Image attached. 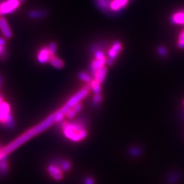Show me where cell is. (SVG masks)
<instances>
[{"instance_id": "cell-1", "label": "cell", "mask_w": 184, "mask_h": 184, "mask_svg": "<svg viewBox=\"0 0 184 184\" xmlns=\"http://www.w3.org/2000/svg\"><path fill=\"white\" fill-rule=\"evenodd\" d=\"M62 130L66 138L75 143L84 140L88 135L84 124L76 121L64 122L62 124Z\"/></svg>"}, {"instance_id": "cell-2", "label": "cell", "mask_w": 184, "mask_h": 184, "mask_svg": "<svg viewBox=\"0 0 184 184\" xmlns=\"http://www.w3.org/2000/svg\"><path fill=\"white\" fill-rule=\"evenodd\" d=\"M0 123L7 127H13L14 124L10 105L4 101L0 105Z\"/></svg>"}, {"instance_id": "cell-3", "label": "cell", "mask_w": 184, "mask_h": 184, "mask_svg": "<svg viewBox=\"0 0 184 184\" xmlns=\"http://www.w3.org/2000/svg\"><path fill=\"white\" fill-rule=\"evenodd\" d=\"M20 5L19 0H5L0 3V11L1 14H11L19 7Z\"/></svg>"}, {"instance_id": "cell-4", "label": "cell", "mask_w": 184, "mask_h": 184, "mask_svg": "<svg viewBox=\"0 0 184 184\" xmlns=\"http://www.w3.org/2000/svg\"><path fill=\"white\" fill-rule=\"evenodd\" d=\"M48 172L54 179L60 181L63 179V170L60 166L51 165L48 167Z\"/></svg>"}, {"instance_id": "cell-5", "label": "cell", "mask_w": 184, "mask_h": 184, "mask_svg": "<svg viewBox=\"0 0 184 184\" xmlns=\"http://www.w3.org/2000/svg\"><path fill=\"white\" fill-rule=\"evenodd\" d=\"M0 29L7 38H10L13 35L12 32L7 23V21L3 17H0Z\"/></svg>"}, {"instance_id": "cell-6", "label": "cell", "mask_w": 184, "mask_h": 184, "mask_svg": "<svg viewBox=\"0 0 184 184\" xmlns=\"http://www.w3.org/2000/svg\"><path fill=\"white\" fill-rule=\"evenodd\" d=\"M107 73V69L105 66L101 68L100 69H98L95 71L92 75L94 76V79L96 80L97 81L100 82V84L104 82V80L106 78V76Z\"/></svg>"}, {"instance_id": "cell-7", "label": "cell", "mask_w": 184, "mask_h": 184, "mask_svg": "<svg viewBox=\"0 0 184 184\" xmlns=\"http://www.w3.org/2000/svg\"><path fill=\"white\" fill-rule=\"evenodd\" d=\"M129 0H113L110 4V9L114 11H118L126 6Z\"/></svg>"}, {"instance_id": "cell-8", "label": "cell", "mask_w": 184, "mask_h": 184, "mask_svg": "<svg viewBox=\"0 0 184 184\" xmlns=\"http://www.w3.org/2000/svg\"><path fill=\"white\" fill-rule=\"evenodd\" d=\"M50 57V54L48 47H43L39 50L37 58L39 63L44 64L49 62Z\"/></svg>"}, {"instance_id": "cell-9", "label": "cell", "mask_w": 184, "mask_h": 184, "mask_svg": "<svg viewBox=\"0 0 184 184\" xmlns=\"http://www.w3.org/2000/svg\"><path fill=\"white\" fill-rule=\"evenodd\" d=\"M122 50V44L118 42H115L112 47L108 51V57L112 59L114 58L119 54V53Z\"/></svg>"}, {"instance_id": "cell-10", "label": "cell", "mask_w": 184, "mask_h": 184, "mask_svg": "<svg viewBox=\"0 0 184 184\" xmlns=\"http://www.w3.org/2000/svg\"><path fill=\"white\" fill-rule=\"evenodd\" d=\"M107 60L106 58H102V59H97V58H95V60H94L91 64V72L92 74H93L98 69L104 66Z\"/></svg>"}, {"instance_id": "cell-11", "label": "cell", "mask_w": 184, "mask_h": 184, "mask_svg": "<svg viewBox=\"0 0 184 184\" xmlns=\"http://www.w3.org/2000/svg\"><path fill=\"white\" fill-rule=\"evenodd\" d=\"M172 21L175 24L184 25V11H180L173 14L172 16Z\"/></svg>"}, {"instance_id": "cell-12", "label": "cell", "mask_w": 184, "mask_h": 184, "mask_svg": "<svg viewBox=\"0 0 184 184\" xmlns=\"http://www.w3.org/2000/svg\"><path fill=\"white\" fill-rule=\"evenodd\" d=\"M49 62L53 66V67L58 69H62L64 66V64L63 60L60 59V58L56 57L55 56H50Z\"/></svg>"}, {"instance_id": "cell-13", "label": "cell", "mask_w": 184, "mask_h": 184, "mask_svg": "<svg viewBox=\"0 0 184 184\" xmlns=\"http://www.w3.org/2000/svg\"><path fill=\"white\" fill-rule=\"evenodd\" d=\"M46 15L47 13L44 11L32 10L29 12V16L35 19L43 18L46 16Z\"/></svg>"}, {"instance_id": "cell-14", "label": "cell", "mask_w": 184, "mask_h": 184, "mask_svg": "<svg viewBox=\"0 0 184 184\" xmlns=\"http://www.w3.org/2000/svg\"><path fill=\"white\" fill-rule=\"evenodd\" d=\"M90 85L91 87V90H92L93 92L95 94H100L101 88V84L97 81L96 80H91L90 82Z\"/></svg>"}, {"instance_id": "cell-15", "label": "cell", "mask_w": 184, "mask_h": 184, "mask_svg": "<svg viewBox=\"0 0 184 184\" xmlns=\"http://www.w3.org/2000/svg\"><path fill=\"white\" fill-rule=\"evenodd\" d=\"M96 3L100 9L102 10H106L110 9V1L109 0H96Z\"/></svg>"}, {"instance_id": "cell-16", "label": "cell", "mask_w": 184, "mask_h": 184, "mask_svg": "<svg viewBox=\"0 0 184 184\" xmlns=\"http://www.w3.org/2000/svg\"><path fill=\"white\" fill-rule=\"evenodd\" d=\"M78 77L80 79H81L82 81L86 83H89L91 81V78L90 76L89 75H88L87 73L83 72L79 73Z\"/></svg>"}, {"instance_id": "cell-17", "label": "cell", "mask_w": 184, "mask_h": 184, "mask_svg": "<svg viewBox=\"0 0 184 184\" xmlns=\"http://www.w3.org/2000/svg\"><path fill=\"white\" fill-rule=\"evenodd\" d=\"M48 50H49V53L50 54V56H55L56 53V51H57V45L56 43L53 42H51L50 43V45L48 47Z\"/></svg>"}, {"instance_id": "cell-18", "label": "cell", "mask_w": 184, "mask_h": 184, "mask_svg": "<svg viewBox=\"0 0 184 184\" xmlns=\"http://www.w3.org/2000/svg\"><path fill=\"white\" fill-rule=\"evenodd\" d=\"M60 166L62 168V170L64 171H69L70 169V167H71V165H70V162L67 160H63V161H62Z\"/></svg>"}, {"instance_id": "cell-19", "label": "cell", "mask_w": 184, "mask_h": 184, "mask_svg": "<svg viewBox=\"0 0 184 184\" xmlns=\"http://www.w3.org/2000/svg\"><path fill=\"white\" fill-rule=\"evenodd\" d=\"M178 45L180 48H184V30L181 32L179 35Z\"/></svg>"}, {"instance_id": "cell-20", "label": "cell", "mask_w": 184, "mask_h": 184, "mask_svg": "<svg viewBox=\"0 0 184 184\" xmlns=\"http://www.w3.org/2000/svg\"><path fill=\"white\" fill-rule=\"evenodd\" d=\"M102 96L100 94H95L93 97V102L95 104H98L102 100Z\"/></svg>"}, {"instance_id": "cell-21", "label": "cell", "mask_w": 184, "mask_h": 184, "mask_svg": "<svg viewBox=\"0 0 184 184\" xmlns=\"http://www.w3.org/2000/svg\"><path fill=\"white\" fill-rule=\"evenodd\" d=\"M76 113H77L74 110H73V109L72 108V109H70V110H69V111L68 112V113H66V117H67L68 118H69V119H72V118H73V117H74L76 116Z\"/></svg>"}, {"instance_id": "cell-22", "label": "cell", "mask_w": 184, "mask_h": 184, "mask_svg": "<svg viewBox=\"0 0 184 184\" xmlns=\"http://www.w3.org/2000/svg\"><path fill=\"white\" fill-rule=\"evenodd\" d=\"M95 58H97V59H102V58H106L104 53H103L102 51H95Z\"/></svg>"}, {"instance_id": "cell-23", "label": "cell", "mask_w": 184, "mask_h": 184, "mask_svg": "<svg viewBox=\"0 0 184 184\" xmlns=\"http://www.w3.org/2000/svg\"><path fill=\"white\" fill-rule=\"evenodd\" d=\"M7 168H8V165L4 161V160L0 161V170L4 172L7 170Z\"/></svg>"}, {"instance_id": "cell-24", "label": "cell", "mask_w": 184, "mask_h": 184, "mask_svg": "<svg viewBox=\"0 0 184 184\" xmlns=\"http://www.w3.org/2000/svg\"><path fill=\"white\" fill-rule=\"evenodd\" d=\"M82 108V104H80V103L78 102V103H77L76 104H75L74 106H73L72 108L74 110L76 113H78V112H79L80 111V110H81Z\"/></svg>"}, {"instance_id": "cell-25", "label": "cell", "mask_w": 184, "mask_h": 184, "mask_svg": "<svg viewBox=\"0 0 184 184\" xmlns=\"http://www.w3.org/2000/svg\"><path fill=\"white\" fill-rule=\"evenodd\" d=\"M5 51L4 47L0 45V58H4L5 56Z\"/></svg>"}, {"instance_id": "cell-26", "label": "cell", "mask_w": 184, "mask_h": 184, "mask_svg": "<svg viewBox=\"0 0 184 184\" xmlns=\"http://www.w3.org/2000/svg\"><path fill=\"white\" fill-rule=\"evenodd\" d=\"M85 184H94V181L92 178L89 177V178H86L85 179Z\"/></svg>"}, {"instance_id": "cell-27", "label": "cell", "mask_w": 184, "mask_h": 184, "mask_svg": "<svg viewBox=\"0 0 184 184\" xmlns=\"http://www.w3.org/2000/svg\"><path fill=\"white\" fill-rule=\"evenodd\" d=\"M7 154H5L4 152H3L1 150L0 151V161L4 160V159L5 158Z\"/></svg>"}, {"instance_id": "cell-28", "label": "cell", "mask_w": 184, "mask_h": 184, "mask_svg": "<svg viewBox=\"0 0 184 184\" xmlns=\"http://www.w3.org/2000/svg\"><path fill=\"white\" fill-rule=\"evenodd\" d=\"M0 45L4 47L5 45V41L3 38H0Z\"/></svg>"}, {"instance_id": "cell-29", "label": "cell", "mask_w": 184, "mask_h": 184, "mask_svg": "<svg viewBox=\"0 0 184 184\" xmlns=\"http://www.w3.org/2000/svg\"><path fill=\"white\" fill-rule=\"evenodd\" d=\"M3 98L1 95H0V105H1V104L3 102Z\"/></svg>"}, {"instance_id": "cell-30", "label": "cell", "mask_w": 184, "mask_h": 184, "mask_svg": "<svg viewBox=\"0 0 184 184\" xmlns=\"http://www.w3.org/2000/svg\"><path fill=\"white\" fill-rule=\"evenodd\" d=\"M2 83H3V78L1 76H0V87H1L2 85Z\"/></svg>"}, {"instance_id": "cell-31", "label": "cell", "mask_w": 184, "mask_h": 184, "mask_svg": "<svg viewBox=\"0 0 184 184\" xmlns=\"http://www.w3.org/2000/svg\"><path fill=\"white\" fill-rule=\"evenodd\" d=\"M19 1H20V3H24L26 0H19Z\"/></svg>"}, {"instance_id": "cell-32", "label": "cell", "mask_w": 184, "mask_h": 184, "mask_svg": "<svg viewBox=\"0 0 184 184\" xmlns=\"http://www.w3.org/2000/svg\"><path fill=\"white\" fill-rule=\"evenodd\" d=\"M1 11H0V16H1Z\"/></svg>"}]
</instances>
